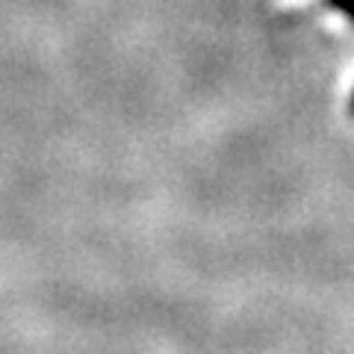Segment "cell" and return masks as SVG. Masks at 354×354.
Here are the masks:
<instances>
[{"label": "cell", "instance_id": "6da1fadb", "mask_svg": "<svg viewBox=\"0 0 354 354\" xmlns=\"http://www.w3.org/2000/svg\"><path fill=\"white\" fill-rule=\"evenodd\" d=\"M334 9H339V12H346L351 21H354V0H328Z\"/></svg>", "mask_w": 354, "mask_h": 354}, {"label": "cell", "instance_id": "7a4b0ae2", "mask_svg": "<svg viewBox=\"0 0 354 354\" xmlns=\"http://www.w3.org/2000/svg\"><path fill=\"white\" fill-rule=\"evenodd\" d=\"M351 113H354V97H351Z\"/></svg>", "mask_w": 354, "mask_h": 354}]
</instances>
